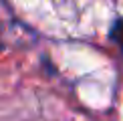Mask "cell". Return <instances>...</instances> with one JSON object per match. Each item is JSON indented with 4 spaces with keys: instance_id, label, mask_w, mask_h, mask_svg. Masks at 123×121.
<instances>
[{
    "instance_id": "cell-1",
    "label": "cell",
    "mask_w": 123,
    "mask_h": 121,
    "mask_svg": "<svg viewBox=\"0 0 123 121\" xmlns=\"http://www.w3.org/2000/svg\"><path fill=\"white\" fill-rule=\"evenodd\" d=\"M111 36H113V40L119 44V48L123 53V20H117V22H115L113 30H111Z\"/></svg>"
}]
</instances>
